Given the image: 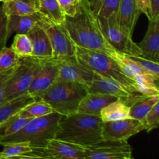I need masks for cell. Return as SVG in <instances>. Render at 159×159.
Wrapping results in <instances>:
<instances>
[{"instance_id":"obj_40","label":"cell","mask_w":159,"mask_h":159,"mask_svg":"<svg viewBox=\"0 0 159 159\" xmlns=\"http://www.w3.org/2000/svg\"><path fill=\"white\" fill-rule=\"evenodd\" d=\"M5 0H0V2H4Z\"/></svg>"},{"instance_id":"obj_28","label":"cell","mask_w":159,"mask_h":159,"mask_svg":"<svg viewBox=\"0 0 159 159\" xmlns=\"http://www.w3.org/2000/svg\"><path fill=\"white\" fill-rule=\"evenodd\" d=\"M31 120L30 118L23 117L16 113L0 127V138L9 136L20 131Z\"/></svg>"},{"instance_id":"obj_41","label":"cell","mask_w":159,"mask_h":159,"mask_svg":"<svg viewBox=\"0 0 159 159\" xmlns=\"http://www.w3.org/2000/svg\"><path fill=\"white\" fill-rule=\"evenodd\" d=\"M0 159H6V158H1Z\"/></svg>"},{"instance_id":"obj_20","label":"cell","mask_w":159,"mask_h":159,"mask_svg":"<svg viewBox=\"0 0 159 159\" xmlns=\"http://www.w3.org/2000/svg\"><path fill=\"white\" fill-rule=\"evenodd\" d=\"M26 34L32 43V56L39 58L53 57L49 37L40 23Z\"/></svg>"},{"instance_id":"obj_4","label":"cell","mask_w":159,"mask_h":159,"mask_svg":"<svg viewBox=\"0 0 159 159\" xmlns=\"http://www.w3.org/2000/svg\"><path fill=\"white\" fill-rule=\"evenodd\" d=\"M88 92V88L81 84L57 79L40 99L48 102L56 113L69 116L77 113L80 102Z\"/></svg>"},{"instance_id":"obj_34","label":"cell","mask_w":159,"mask_h":159,"mask_svg":"<svg viewBox=\"0 0 159 159\" xmlns=\"http://www.w3.org/2000/svg\"><path fill=\"white\" fill-rule=\"evenodd\" d=\"M8 16L4 12L2 5L0 6V50L6 47L8 41L7 37Z\"/></svg>"},{"instance_id":"obj_14","label":"cell","mask_w":159,"mask_h":159,"mask_svg":"<svg viewBox=\"0 0 159 159\" xmlns=\"http://www.w3.org/2000/svg\"><path fill=\"white\" fill-rule=\"evenodd\" d=\"M33 152L54 159H86L84 147L57 139L50 141L45 148H33Z\"/></svg>"},{"instance_id":"obj_18","label":"cell","mask_w":159,"mask_h":159,"mask_svg":"<svg viewBox=\"0 0 159 159\" xmlns=\"http://www.w3.org/2000/svg\"><path fill=\"white\" fill-rule=\"evenodd\" d=\"M118 98L110 95L88 92L80 102L77 113L99 116L102 108Z\"/></svg>"},{"instance_id":"obj_13","label":"cell","mask_w":159,"mask_h":159,"mask_svg":"<svg viewBox=\"0 0 159 159\" xmlns=\"http://www.w3.org/2000/svg\"><path fill=\"white\" fill-rule=\"evenodd\" d=\"M94 72L79 63L75 57L59 61L57 79L66 82H75L89 89L93 82Z\"/></svg>"},{"instance_id":"obj_21","label":"cell","mask_w":159,"mask_h":159,"mask_svg":"<svg viewBox=\"0 0 159 159\" xmlns=\"http://www.w3.org/2000/svg\"><path fill=\"white\" fill-rule=\"evenodd\" d=\"M159 102V96H148L140 94L130 101L129 117L141 121L149 113L155 103Z\"/></svg>"},{"instance_id":"obj_23","label":"cell","mask_w":159,"mask_h":159,"mask_svg":"<svg viewBox=\"0 0 159 159\" xmlns=\"http://www.w3.org/2000/svg\"><path fill=\"white\" fill-rule=\"evenodd\" d=\"M2 5L7 16L30 15L39 9V0H5Z\"/></svg>"},{"instance_id":"obj_31","label":"cell","mask_w":159,"mask_h":159,"mask_svg":"<svg viewBox=\"0 0 159 159\" xmlns=\"http://www.w3.org/2000/svg\"><path fill=\"white\" fill-rule=\"evenodd\" d=\"M20 58L12 48L4 47L0 50V71H7L18 65Z\"/></svg>"},{"instance_id":"obj_39","label":"cell","mask_w":159,"mask_h":159,"mask_svg":"<svg viewBox=\"0 0 159 159\" xmlns=\"http://www.w3.org/2000/svg\"><path fill=\"white\" fill-rule=\"evenodd\" d=\"M149 1H150L152 18H159V0H149Z\"/></svg>"},{"instance_id":"obj_36","label":"cell","mask_w":159,"mask_h":159,"mask_svg":"<svg viewBox=\"0 0 159 159\" xmlns=\"http://www.w3.org/2000/svg\"><path fill=\"white\" fill-rule=\"evenodd\" d=\"M16 68H12V69L7 70V71H0V106L5 103V89L7 84L8 81L12 76V73L15 71Z\"/></svg>"},{"instance_id":"obj_16","label":"cell","mask_w":159,"mask_h":159,"mask_svg":"<svg viewBox=\"0 0 159 159\" xmlns=\"http://www.w3.org/2000/svg\"><path fill=\"white\" fill-rule=\"evenodd\" d=\"M148 27L144 38L137 45L141 56L159 62V18L149 19Z\"/></svg>"},{"instance_id":"obj_19","label":"cell","mask_w":159,"mask_h":159,"mask_svg":"<svg viewBox=\"0 0 159 159\" xmlns=\"http://www.w3.org/2000/svg\"><path fill=\"white\" fill-rule=\"evenodd\" d=\"M43 17L39 12L25 16H8V39L15 33L27 34L43 20Z\"/></svg>"},{"instance_id":"obj_25","label":"cell","mask_w":159,"mask_h":159,"mask_svg":"<svg viewBox=\"0 0 159 159\" xmlns=\"http://www.w3.org/2000/svg\"><path fill=\"white\" fill-rule=\"evenodd\" d=\"M45 18L57 24H63L65 15L57 0H39V9Z\"/></svg>"},{"instance_id":"obj_6","label":"cell","mask_w":159,"mask_h":159,"mask_svg":"<svg viewBox=\"0 0 159 159\" xmlns=\"http://www.w3.org/2000/svg\"><path fill=\"white\" fill-rule=\"evenodd\" d=\"M46 58L20 57L18 65L8 81L5 89V103L27 93L34 78L43 67Z\"/></svg>"},{"instance_id":"obj_9","label":"cell","mask_w":159,"mask_h":159,"mask_svg":"<svg viewBox=\"0 0 159 159\" xmlns=\"http://www.w3.org/2000/svg\"><path fill=\"white\" fill-rule=\"evenodd\" d=\"M40 24L49 37L54 59L61 61L75 57V44L63 24L54 23L45 17Z\"/></svg>"},{"instance_id":"obj_33","label":"cell","mask_w":159,"mask_h":159,"mask_svg":"<svg viewBox=\"0 0 159 159\" xmlns=\"http://www.w3.org/2000/svg\"><path fill=\"white\" fill-rule=\"evenodd\" d=\"M144 127V130L150 133L159 126V102L155 103L145 117L141 121Z\"/></svg>"},{"instance_id":"obj_30","label":"cell","mask_w":159,"mask_h":159,"mask_svg":"<svg viewBox=\"0 0 159 159\" xmlns=\"http://www.w3.org/2000/svg\"><path fill=\"white\" fill-rule=\"evenodd\" d=\"M11 48L15 51L20 57L32 56V43L26 34H16Z\"/></svg>"},{"instance_id":"obj_38","label":"cell","mask_w":159,"mask_h":159,"mask_svg":"<svg viewBox=\"0 0 159 159\" xmlns=\"http://www.w3.org/2000/svg\"><path fill=\"white\" fill-rule=\"evenodd\" d=\"M6 159H54L48 155H43V154L37 153V152H32L31 153L26 155H22V156L13 157V158H9Z\"/></svg>"},{"instance_id":"obj_35","label":"cell","mask_w":159,"mask_h":159,"mask_svg":"<svg viewBox=\"0 0 159 159\" xmlns=\"http://www.w3.org/2000/svg\"><path fill=\"white\" fill-rule=\"evenodd\" d=\"M65 16H72L79 9L80 0H57Z\"/></svg>"},{"instance_id":"obj_8","label":"cell","mask_w":159,"mask_h":159,"mask_svg":"<svg viewBox=\"0 0 159 159\" xmlns=\"http://www.w3.org/2000/svg\"><path fill=\"white\" fill-rule=\"evenodd\" d=\"M99 26L110 46L117 52L127 56H141V50L118 24L116 16L98 18Z\"/></svg>"},{"instance_id":"obj_22","label":"cell","mask_w":159,"mask_h":159,"mask_svg":"<svg viewBox=\"0 0 159 159\" xmlns=\"http://www.w3.org/2000/svg\"><path fill=\"white\" fill-rule=\"evenodd\" d=\"M130 106L123 99H116L106 106L100 111L99 116L102 123L121 120L129 117Z\"/></svg>"},{"instance_id":"obj_12","label":"cell","mask_w":159,"mask_h":159,"mask_svg":"<svg viewBox=\"0 0 159 159\" xmlns=\"http://www.w3.org/2000/svg\"><path fill=\"white\" fill-rule=\"evenodd\" d=\"M60 60L54 57L45 59L43 67L33 81L27 94L37 100L57 79L58 63Z\"/></svg>"},{"instance_id":"obj_43","label":"cell","mask_w":159,"mask_h":159,"mask_svg":"<svg viewBox=\"0 0 159 159\" xmlns=\"http://www.w3.org/2000/svg\"><path fill=\"white\" fill-rule=\"evenodd\" d=\"M128 159H132V158H129Z\"/></svg>"},{"instance_id":"obj_2","label":"cell","mask_w":159,"mask_h":159,"mask_svg":"<svg viewBox=\"0 0 159 159\" xmlns=\"http://www.w3.org/2000/svg\"><path fill=\"white\" fill-rule=\"evenodd\" d=\"M102 124L100 116L96 115L76 113L61 116L54 139L86 147L103 139Z\"/></svg>"},{"instance_id":"obj_27","label":"cell","mask_w":159,"mask_h":159,"mask_svg":"<svg viewBox=\"0 0 159 159\" xmlns=\"http://www.w3.org/2000/svg\"><path fill=\"white\" fill-rule=\"evenodd\" d=\"M54 112L52 107L48 102L42 99H37L26 105L17 114L23 117L34 119L51 114Z\"/></svg>"},{"instance_id":"obj_10","label":"cell","mask_w":159,"mask_h":159,"mask_svg":"<svg viewBox=\"0 0 159 159\" xmlns=\"http://www.w3.org/2000/svg\"><path fill=\"white\" fill-rule=\"evenodd\" d=\"M86 159H128L132 148L128 141L102 139L84 147Z\"/></svg>"},{"instance_id":"obj_5","label":"cell","mask_w":159,"mask_h":159,"mask_svg":"<svg viewBox=\"0 0 159 159\" xmlns=\"http://www.w3.org/2000/svg\"><path fill=\"white\" fill-rule=\"evenodd\" d=\"M75 57L79 63L93 72L117 81L134 94H141L134 81L127 76L110 56L75 45Z\"/></svg>"},{"instance_id":"obj_26","label":"cell","mask_w":159,"mask_h":159,"mask_svg":"<svg viewBox=\"0 0 159 159\" xmlns=\"http://www.w3.org/2000/svg\"><path fill=\"white\" fill-rule=\"evenodd\" d=\"M120 0H89V6L98 18L116 16Z\"/></svg>"},{"instance_id":"obj_17","label":"cell","mask_w":159,"mask_h":159,"mask_svg":"<svg viewBox=\"0 0 159 159\" xmlns=\"http://www.w3.org/2000/svg\"><path fill=\"white\" fill-rule=\"evenodd\" d=\"M141 14L137 0H120L116 20L121 29L132 37L137 21Z\"/></svg>"},{"instance_id":"obj_42","label":"cell","mask_w":159,"mask_h":159,"mask_svg":"<svg viewBox=\"0 0 159 159\" xmlns=\"http://www.w3.org/2000/svg\"><path fill=\"white\" fill-rule=\"evenodd\" d=\"M0 158H1V154H0Z\"/></svg>"},{"instance_id":"obj_11","label":"cell","mask_w":159,"mask_h":159,"mask_svg":"<svg viewBox=\"0 0 159 159\" xmlns=\"http://www.w3.org/2000/svg\"><path fill=\"white\" fill-rule=\"evenodd\" d=\"M144 130V127L141 121L127 118L121 120L103 123L102 135L103 139L127 141L129 138Z\"/></svg>"},{"instance_id":"obj_24","label":"cell","mask_w":159,"mask_h":159,"mask_svg":"<svg viewBox=\"0 0 159 159\" xmlns=\"http://www.w3.org/2000/svg\"><path fill=\"white\" fill-rule=\"evenodd\" d=\"M36 99L30 96L29 94H24L18 96L9 102L0 106V127L12 116L18 113L26 105L31 103Z\"/></svg>"},{"instance_id":"obj_44","label":"cell","mask_w":159,"mask_h":159,"mask_svg":"<svg viewBox=\"0 0 159 159\" xmlns=\"http://www.w3.org/2000/svg\"><path fill=\"white\" fill-rule=\"evenodd\" d=\"M80 1H81V0H80Z\"/></svg>"},{"instance_id":"obj_37","label":"cell","mask_w":159,"mask_h":159,"mask_svg":"<svg viewBox=\"0 0 159 159\" xmlns=\"http://www.w3.org/2000/svg\"><path fill=\"white\" fill-rule=\"evenodd\" d=\"M138 9L141 13H144L148 19L152 18L150 9V1L149 0H137Z\"/></svg>"},{"instance_id":"obj_1","label":"cell","mask_w":159,"mask_h":159,"mask_svg":"<svg viewBox=\"0 0 159 159\" xmlns=\"http://www.w3.org/2000/svg\"><path fill=\"white\" fill-rule=\"evenodd\" d=\"M63 26L77 46L98 51L110 57L116 52L106 40L98 17L90 8L89 0H81L75 14L72 16H65Z\"/></svg>"},{"instance_id":"obj_3","label":"cell","mask_w":159,"mask_h":159,"mask_svg":"<svg viewBox=\"0 0 159 159\" xmlns=\"http://www.w3.org/2000/svg\"><path fill=\"white\" fill-rule=\"evenodd\" d=\"M61 115L54 112L41 117L32 119L23 129L7 137L0 138V144L13 142H29L33 148H45L55 138Z\"/></svg>"},{"instance_id":"obj_29","label":"cell","mask_w":159,"mask_h":159,"mask_svg":"<svg viewBox=\"0 0 159 159\" xmlns=\"http://www.w3.org/2000/svg\"><path fill=\"white\" fill-rule=\"evenodd\" d=\"M32 152L33 148L29 142H13L4 144L0 154L1 158H9L28 155Z\"/></svg>"},{"instance_id":"obj_32","label":"cell","mask_w":159,"mask_h":159,"mask_svg":"<svg viewBox=\"0 0 159 159\" xmlns=\"http://www.w3.org/2000/svg\"><path fill=\"white\" fill-rule=\"evenodd\" d=\"M133 61L139 65L152 77L159 81V64L158 62L148 59L142 56H128Z\"/></svg>"},{"instance_id":"obj_15","label":"cell","mask_w":159,"mask_h":159,"mask_svg":"<svg viewBox=\"0 0 159 159\" xmlns=\"http://www.w3.org/2000/svg\"><path fill=\"white\" fill-rule=\"evenodd\" d=\"M88 90L89 92L102 93L123 99L127 104L134 97L140 95L134 94L117 81L101 75L98 73H94L93 75V82Z\"/></svg>"},{"instance_id":"obj_7","label":"cell","mask_w":159,"mask_h":159,"mask_svg":"<svg viewBox=\"0 0 159 159\" xmlns=\"http://www.w3.org/2000/svg\"><path fill=\"white\" fill-rule=\"evenodd\" d=\"M127 76L136 83V88L141 94L148 96H159V81L148 74L128 56L116 52L110 56Z\"/></svg>"}]
</instances>
